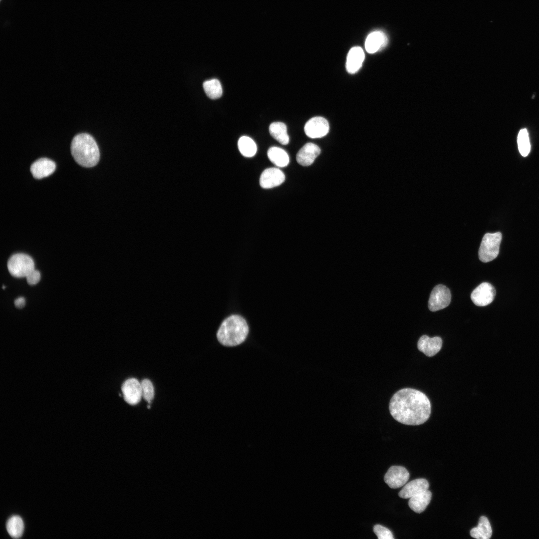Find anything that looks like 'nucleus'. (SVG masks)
Instances as JSON below:
<instances>
[{
	"instance_id": "7ed1b4c3",
	"label": "nucleus",
	"mask_w": 539,
	"mask_h": 539,
	"mask_svg": "<svg viewBox=\"0 0 539 539\" xmlns=\"http://www.w3.org/2000/svg\"><path fill=\"white\" fill-rule=\"evenodd\" d=\"M71 153L75 161L85 167L95 166L99 159V150L94 139L87 133L76 135L71 144Z\"/></svg>"
},
{
	"instance_id": "f3484780",
	"label": "nucleus",
	"mask_w": 539,
	"mask_h": 539,
	"mask_svg": "<svg viewBox=\"0 0 539 539\" xmlns=\"http://www.w3.org/2000/svg\"><path fill=\"white\" fill-rule=\"evenodd\" d=\"M387 44V37L381 31H375L370 33L365 41V49L369 53H374L383 48Z\"/></svg>"
},
{
	"instance_id": "9b49d317",
	"label": "nucleus",
	"mask_w": 539,
	"mask_h": 539,
	"mask_svg": "<svg viewBox=\"0 0 539 539\" xmlns=\"http://www.w3.org/2000/svg\"><path fill=\"white\" fill-rule=\"evenodd\" d=\"M285 180L284 173L277 168H269L262 173L260 184L263 188L270 189L281 185Z\"/></svg>"
},
{
	"instance_id": "4be33fe9",
	"label": "nucleus",
	"mask_w": 539,
	"mask_h": 539,
	"mask_svg": "<svg viewBox=\"0 0 539 539\" xmlns=\"http://www.w3.org/2000/svg\"><path fill=\"white\" fill-rule=\"evenodd\" d=\"M6 528L11 537L14 539L19 538L23 532V522L20 517L13 516L8 520Z\"/></svg>"
},
{
	"instance_id": "f03ea898",
	"label": "nucleus",
	"mask_w": 539,
	"mask_h": 539,
	"mask_svg": "<svg viewBox=\"0 0 539 539\" xmlns=\"http://www.w3.org/2000/svg\"><path fill=\"white\" fill-rule=\"evenodd\" d=\"M249 333L245 319L241 316L232 315L222 323L217 333L219 342L226 346H235L243 342Z\"/></svg>"
},
{
	"instance_id": "f257e3e1",
	"label": "nucleus",
	"mask_w": 539,
	"mask_h": 539,
	"mask_svg": "<svg viewBox=\"0 0 539 539\" xmlns=\"http://www.w3.org/2000/svg\"><path fill=\"white\" fill-rule=\"evenodd\" d=\"M391 416L407 425H419L429 418L431 406L427 396L418 390L406 388L396 392L389 403Z\"/></svg>"
},
{
	"instance_id": "39448f33",
	"label": "nucleus",
	"mask_w": 539,
	"mask_h": 539,
	"mask_svg": "<svg viewBox=\"0 0 539 539\" xmlns=\"http://www.w3.org/2000/svg\"><path fill=\"white\" fill-rule=\"evenodd\" d=\"M7 268L9 273L16 277H26L34 269L32 258L24 254H16L9 259Z\"/></svg>"
},
{
	"instance_id": "b1692460",
	"label": "nucleus",
	"mask_w": 539,
	"mask_h": 539,
	"mask_svg": "<svg viewBox=\"0 0 539 539\" xmlns=\"http://www.w3.org/2000/svg\"><path fill=\"white\" fill-rule=\"evenodd\" d=\"M204 90L208 97L212 99L220 98L223 93L220 82L217 79L205 81L203 83Z\"/></svg>"
},
{
	"instance_id": "cd10ccee",
	"label": "nucleus",
	"mask_w": 539,
	"mask_h": 539,
	"mask_svg": "<svg viewBox=\"0 0 539 539\" xmlns=\"http://www.w3.org/2000/svg\"><path fill=\"white\" fill-rule=\"evenodd\" d=\"M27 283L30 285H34L38 282L40 278V272L35 269L29 272L26 276Z\"/></svg>"
},
{
	"instance_id": "ddd939ff",
	"label": "nucleus",
	"mask_w": 539,
	"mask_h": 539,
	"mask_svg": "<svg viewBox=\"0 0 539 539\" xmlns=\"http://www.w3.org/2000/svg\"><path fill=\"white\" fill-rule=\"evenodd\" d=\"M320 148L312 143L305 144L296 154L297 163L303 166L311 165L320 153Z\"/></svg>"
},
{
	"instance_id": "a878e982",
	"label": "nucleus",
	"mask_w": 539,
	"mask_h": 539,
	"mask_svg": "<svg viewBox=\"0 0 539 539\" xmlns=\"http://www.w3.org/2000/svg\"><path fill=\"white\" fill-rule=\"evenodd\" d=\"M142 397L148 403H151L154 397V388L151 381L148 379H143L141 382Z\"/></svg>"
},
{
	"instance_id": "20e7f679",
	"label": "nucleus",
	"mask_w": 539,
	"mask_h": 539,
	"mask_svg": "<svg viewBox=\"0 0 539 539\" xmlns=\"http://www.w3.org/2000/svg\"><path fill=\"white\" fill-rule=\"evenodd\" d=\"M502 238L500 232L487 233L484 236L479 250V258L481 261L487 263L497 258Z\"/></svg>"
},
{
	"instance_id": "9d476101",
	"label": "nucleus",
	"mask_w": 539,
	"mask_h": 539,
	"mask_svg": "<svg viewBox=\"0 0 539 539\" xmlns=\"http://www.w3.org/2000/svg\"><path fill=\"white\" fill-rule=\"evenodd\" d=\"M306 135L311 138H321L326 135L329 130L327 120L320 116L314 117L309 119L304 126Z\"/></svg>"
},
{
	"instance_id": "4468645a",
	"label": "nucleus",
	"mask_w": 539,
	"mask_h": 539,
	"mask_svg": "<svg viewBox=\"0 0 539 539\" xmlns=\"http://www.w3.org/2000/svg\"><path fill=\"white\" fill-rule=\"evenodd\" d=\"M55 163L47 158H40L30 166V172L35 179H41L52 174L55 170Z\"/></svg>"
},
{
	"instance_id": "2eb2a0df",
	"label": "nucleus",
	"mask_w": 539,
	"mask_h": 539,
	"mask_svg": "<svg viewBox=\"0 0 539 539\" xmlns=\"http://www.w3.org/2000/svg\"><path fill=\"white\" fill-rule=\"evenodd\" d=\"M429 487V483L426 479H416L406 484L399 492L398 496L403 499H410L427 490Z\"/></svg>"
},
{
	"instance_id": "bb28decb",
	"label": "nucleus",
	"mask_w": 539,
	"mask_h": 539,
	"mask_svg": "<svg viewBox=\"0 0 539 539\" xmlns=\"http://www.w3.org/2000/svg\"><path fill=\"white\" fill-rule=\"evenodd\" d=\"M373 531L378 539H393L392 532L387 528L380 525H376L373 527Z\"/></svg>"
},
{
	"instance_id": "6ab92c4d",
	"label": "nucleus",
	"mask_w": 539,
	"mask_h": 539,
	"mask_svg": "<svg viewBox=\"0 0 539 539\" xmlns=\"http://www.w3.org/2000/svg\"><path fill=\"white\" fill-rule=\"evenodd\" d=\"M492 535L490 523L487 517L481 516L478 525L470 531V536L478 539H489Z\"/></svg>"
},
{
	"instance_id": "5701e85b",
	"label": "nucleus",
	"mask_w": 539,
	"mask_h": 539,
	"mask_svg": "<svg viewBox=\"0 0 539 539\" xmlns=\"http://www.w3.org/2000/svg\"><path fill=\"white\" fill-rule=\"evenodd\" d=\"M238 146L241 153L245 157H252L257 152V145L254 141L249 137L242 136L238 142Z\"/></svg>"
},
{
	"instance_id": "423d86ee",
	"label": "nucleus",
	"mask_w": 539,
	"mask_h": 539,
	"mask_svg": "<svg viewBox=\"0 0 539 539\" xmlns=\"http://www.w3.org/2000/svg\"><path fill=\"white\" fill-rule=\"evenodd\" d=\"M451 299L450 289L443 284H438L432 290L428 301V307L432 311L443 309L448 306Z\"/></svg>"
},
{
	"instance_id": "c85d7f7f",
	"label": "nucleus",
	"mask_w": 539,
	"mask_h": 539,
	"mask_svg": "<svg viewBox=\"0 0 539 539\" xmlns=\"http://www.w3.org/2000/svg\"><path fill=\"white\" fill-rule=\"evenodd\" d=\"M25 299L23 297H19L16 298L14 301L15 306L19 308L23 307L25 305Z\"/></svg>"
},
{
	"instance_id": "f8f14e48",
	"label": "nucleus",
	"mask_w": 539,
	"mask_h": 539,
	"mask_svg": "<svg viewBox=\"0 0 539 539\" xmlns=\"http://www.w3.org/2000/svg\"><path fill=\"white\" fill-rule=\"evenodd\" d=\"M442 339L439 336L430 338L427 335H422L417 343L418 349L428 357L435 355L442 346Z\"/></svg>"
},
{
	"instance_id": "dca6fc26",
	"label": "nucleus",
	"mask_w": 539,
	"mask_h": 539,
	"mask_svg": "<svg viewBox=\"0 0 539 539\" xmlns=\"http://www.w3.org/2000/svg\"><path fill=\"white\" fill-rule=\"evenodd\" d=\"M365 54L361 47L355 46L349 51L346 59V68L351 74L356 73L362 66Z\"/></svg>"
},
{
	"instance_id": "aec40b11",
	"label": "nucleus",
	"mask_w": 539,
	"mask_h": 539,
	"mask_svg": "<svg viewBox=\"0 0 539 539\" xmlns=\"http://www.w3.org/2000/svg\"><path fill=\"white\" fill-rule=\"evenodd\" d=\"M268 156L270 160L278 167H286L289 162L287 153L279 147H270L268 151Z\"/></svg>"
},
{
	"instance_id": "393cba45",
	"label": "nucleus",
	"mask_w": 539,
	"mask_h": 539,
	"mask_svg": "<svg viewBox=\"0 0 539 539\" xmlns=\"http://www.w3.org/2000/svg\"><path fill=\"white\" fill-rule=\"evenodd\" d=\"M518 145L521 154L526 157L528 155L531 150V145L529 134L526 129H521L518 136Z\"/></svg>"
},
{
	"instance_id": "a211bd4d",
	"label": "nucleus",
	"mask_w": 539,
	"mask_h": 539,
	"mask_svg": "<svg viewBox=\"0 0 539 539\" xmlns=\"http://www.w3.org/2000/svg\"><path fill=\"white\" fill-rule=\"evenodd\" d=\"M432 498V493L426 490L410 498L408 505L410 508L416 513L423 512L429 505Z\"/></svg>"
},
{
	"instance_id": "6e6552de",
	"label": "nucleus",
	"mask_w": 539,
	"mask_h": 539,
	"mask_svg": "<svg viewBox=\"0 0 539 539\" xmlns=\"http://www.w3.org/2000/svg\"><path fill=\"white\" fill-rule=\"evenodd\" d=\"M409 477V473L406 468L400 466H393L385 474L384 480L390 488L397 489L405 485Z\"/></svg>"
},
{
	"instance_id": "0eeeda50",
	"label": "nucleus",
	"mask_w": 539,
	"mask_h": 539,
	"mask_svg": "<svg viewBox=\"0 0 539 539\" xmlns=\"http://www.w3.org/2000/svg\"><path fill=\"white\" fill-rule=\"evenodd\" d=\"M496 290L490 283L483 282L475 288L471 294L473 303L479 306H484L490 304L494 299Z\"/></svg>"
},
{
	"instance_id": "1a4fd4ad",
	"label": "nucleus",
	"mask_w": 539,
	"mask_h": 539,
	"mask_svg": "<svg viewBox=\"0 0 539 539\" xmlns=\"http://www.w3.org/2000/svg\"><path fill=\"white\" fill-rule=\"evenodd\" d=\"M121 390L124 399L130 405L138 404L142 397L141 382L136 378H131L125 381Z\"/></svg>"
},
{
	"instance_id": "412c9836",
	"label": "nucleus",
	"mask_w": 539,
	"mask_h": 539,
	"mask_svg": "<svg viewBox=\"0 0 539 539\" xmlns=\"http://www.w3.org/2000/svg\"><path fill=\"white\" fill-rule=\"evenodd\" d=\"M269 131L271 136L280 144L286 145L288 143L289 138L287 133V128L283 123H272L270 125Z\"/></svg>"
}]
</instances>
